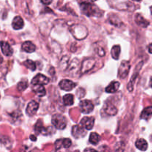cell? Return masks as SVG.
<instances>
[{
  "label": "cell",
  "mask_w": 152,
  "mask_h": 152,
  "mask_svg": "<svg viewBox=\"0 0 152 152\" xmlns=\"http://www.w3.org/2000/svg\"><path fill=\"white\" fill-rule=\"evenodd\" d=\"M71 32L77 39H83L88 35L87 28L81 25H74L71 28Z\"/></svg>",
  "instance_id": "2"
},
{
  "label": "cell",
  "mask_w": 152,
  "mask_h": 152,
  "mask_svg": "<svg viewBox=\"0 0 152 152\" xmlns=\"http://www.w3.org/2000/svg\"><path fill=\"white\" fill-rule=\"evenodd\" d=\"M55 145H56V149L61 148L62 146H63L64 148H68L71 145V140L70 139H68V138H65V139L62 140H56Z\"/></svg>",
  "instance_id": "12"
},
{
  "label": "cell",
  "mask_w": 152,
  "mask_h": 152,
  "mask_svg": "<svg viewBox=\"0 0 152 152\" xmlns=\"http://www.w3.org/2000/svg\"><path fill=\"white\" fill-rule=\"evenodd\" d=\"M80 126L86 130H91L94 126V117H83L80 122Z\"/></svg>",
  "instance_id": "7"
},
{
  "label": "cell",
  "mask_w": 152,
  "mask_h": 152,
  "mask_svg": "<svg viewBox=\"0 0 152 152\" xmlns=\"http://www.w3.org/2000/svg\"><path fill=\"white\" fill-rule=\"evenodd\" d=\"M120 53V45H114L111 49V56L114 59H118Z\"/></svg>",
  "instance_id": "23"
},
{
  "label": "cell",
  "mask_w": 152,
  "mask_h": 152,
  "mask_svg": "<svg viewBox=\"0 0 152 152\" xmlns=\"http://www.w3.org/2000/svg\"><path fill=\"white\" fill-rule=\"evenodd\" d=\"M94 65L95 60L94 59L91 58V59H86V60L83 61V65L81 66V72L83 73V74L88 72V71H89L94 68Z\"/></svg>",
  "instance_id": "8"
},
{
  "label": "cell",
  "mask_w": 152,
  "mask_h": 152,
  "mask_svg": "<svg viewBox=\"0 0 152 152\" xmlns=\"http://www.w3.org/2000/svg\"><path fill=\"white\" fill-rule=\"evenodd\" d=\"M22 48L24 51L27 52V53H33L36 50V46L33 44L31 42H25L22 44Z\"/></svg>",
  "instance_id": "16"
},
{
  "label": "cell",
  "mask_w": 152,
  "mask_h": 152,
  "mask_svg": "<svg viewBox=\"0 0 152 152\" xmlns=\"http://www.w3.org/2000/svg\"><path fill=\"white\" fill-rule=\"evenodd\" d=\"M44 4H50L53 1V0H40Z\"/></svg>",
  "instance_id": "28"
},
{
  "label": "cell",
  "mask_w": 152,
  "mask_h": 152,
  "mask_svg": "<svg viewBox=\"0 0 152 152\" xmlns=\"http://www.w3.org/2000/svg\"><path fill=\"white\" fill-rule=\"evenodd\" d=\"M1 48L3 54L5 55V56H9L13 54V49L10 48V45L7 42H1Z\"/></svg>",
  "instance_id": "13"
},
{
  "label": "cell",
  "mask_w": 152,
  "mask_h": 152,
  "mask_svg": "<svg viewBox=\"0 0 152 152\" xmlns=\"http://www.w3.org/2000/svg\"><path fill=\"white\" fill-rule=\"evenodd\" d=\"M39 109V103L36 101H31V102L28 103V106L26 108V112L28 114V115L29 116H34V114H36V113L37 112Z\"/></svg>",
  "instance_id": "9"
},
{
  "label": "cell",
  "mask_w": 152,
  "mask_h": 152,
  "mask_svg": "<svg viewBox=\"0 0 152 152\" xmlns=\"http://www.w3.org/2000/svg\"><path fill=\"white\" fill-rule=\"evenodd\" d=\"M82 12L88 16H100L101 11L96 6L92 3H83L80 4Z\"/></svg>",
  "instance_id": "1"
},
{
  "label": "cell",
  "mask_w": 152,
  "mask_h": 152,
  "mask_svg": "<svg viewBox=\"0 0 152 152\" xmlns=\"http://www.w3.org/2000/svg\"><path fill=\"white\" fill-rule=\"evenodd\" d=\"M59 87L62 89V90L65 91H71L72 90L73 88L76 87L77 84L74 82H72L71 80H63L59 83Z\"/></svg>",
  "instance_id": "10"
},
{
  "label": "cell",
  "mask_w": 152,
  "mask_h": 152,
  "mask_svg": "<svg viewBox=\"0 0 152 152\" xmlns=\"http://www.w3.org/2000/svg\"><path fill=\"white\" fill-rule=\"evenodd\" d=\"M135 22L139 26L142 27V28H146L148 25H149V22L147 21L143 16L141 14L138 13V14L136 15L135 16Z\"/></svg>",
  "instance_id": "14"
},
{
  "label": "cell",
  "mask_w": 152,
  "mask_h": 152,
  "mask_svg": "<svg viewBox=\"0 0 152 152\" xmlns=\"http://www.w3.org/2000/svg\"><path fill=\"white\" fill-rule=\"evenodd\" d=\"M27 87H28V83H27V81L20 82V83H19V84H18L17 86L18 90L20 91L25 90Z\"/></svg>",
  "instance_id": "26"
},
{
  "label": "cell",
  "mask_w": 152,
  "mask_h": 152,
  "mask_svg": "<svg viewBox=\"0 0 152 152\" xmlns=\"http://www.w3.org/2000/svg\"><path fill=\"white\" fill-rule=\"evenodd\" d=\"M84 152H97V151H96L95 149H93V148H88L85 149Z\"/></svg>",
  "instance_id": "29"
},
{
  "label": "cell",
  "mask_w": 152,
  "mask_h": 152,
  "mask_svg": "<svg viewBox=\"0 0 152 152\" xmlns=\"http://www.w3.org/2000/svg\"><path fill=\"white\" fill-rule=\"evenodd\" d=\"M152 116V106L147 107L141 113L140 118L143 120H148Z\"/></svg>",
  "instance_id": "18"
},
{
  "label": "cell",
  "mask_w": 152,
  "mask_h": 152,
  "mask_svg": "<svg viewBox=\"0 0 152 152\" xmlns=\"http://www.w3.org/2000/svg\"><path fill=\"white\" fill-rule=\"evenodd\" d=\"M74 95L71 94H65L63 96V102L65 105H72L74 104Z\"/></svg>",
  "instance_id": "21"
},
{
  "label": "cell",
  "mask_w": 152,
  "mask_h": 152,
  "mask_svg": "<svg viewBox=\"0 0 152 152\" xmlns=\"http://www.w3.org/2000/svg\"><path fill=\"white\" fill-rule=\"evenodd\" d=\"M52 124L55 126L57 129L63 130L65 129L67 125L66 119L62 114H56L52 117Z\"/></svg>",
  "instance_id": "3"
},
{
  "label": "cell",
  "mask_w": 152,
  "mask_h": 152,
  "mask_svg": "<svg viewBox=\"0 0 152 152\" xmlns=\"http://www.w3.org/2000/svg\"><path fill=\"white\" fill-rule=\"evenodd\" d=\"M12 26L13 29L15 30H20L24 27V21L20 16H16L13 19V22H12Z\"/></svg>",
  "instance_id": "15"
},
{
  "label": "cell",
  "mask_w": 152,
  "mask_h": 152,
  "mask_svg": "<svg viewBox=\"0 0 152 152\" xmlns=\"http://www.w3.org/2000/svg\"><path fill=\"white\" fill-rule=\"evenodd\" d=\"M24 65H25V67H27L28 69L31 70L32 71H35L36 68H37L35 62H34V61H32V60H30V59L25 61V62H24Z\"/></svg>",
  "instance_id": "24"
},
{
  "label": "cell",
  "mask_w": 152,
  "mask_h": 152,
  "mask_svg": "<svg viewBox=\"0 0 152 152\" xmlns=\"http://www.w3.org/2000/svg\"><path fill=\"white\" fill-rule=\"evenodd\" d=\"M131 65L129 61L123 60L120 64V66L119 68L118 75L121 79H125L127 75L129 74V71H130Z\"/></svg>",
  "instance_id": "4"
},
{
  "label": "cell",
  "mask_w": 152,
  "mask_h": 152,
  "mask_svg": "<svg viewBox=\"0 0 152 152\" xmlns=\"http://www.w3.org/2000/svg\"><path fill=\"white\" fill-rule=\"evenodd\" d=\"M100 140V137L98 134L95 133V132H93L90 134V137H89V141L91 144H94V145H96Z\"/></svg>",
  "instance_id": "22"
},
{
  "label": "cell",
  "mask_w": 152,
  "mask_h": 152,
  "mask_svg": "<svg viewBox=\"0 0 152 152\" xmlns=\"http://www.w3.org/2000/svg\"><path fill=\"white\" fill-rule=\"evenodd\" d=\"M148 51H149V53H152V43L150 44L149 46H148Z\"/></svg>",
  "instance_id": "30"
},
{
  "label": "cell",
  "mask_w": 152,
  "mask_h": 152,
  "mask_svg": "<svg viewBox=\"0 0 152 152\" xmlns=\"http://www.w3.org/2000/svg\"><path fill=\"white\" fill-rule=\"evenodd\" d=\"M84 128L81 126H74L72 129V134L75 138H80L84 137L86 132H84Z\"/></svg>",
  "instance_id": "11"
},
{
  "label": "cell",
  "mask_w": 152,
  "mask_h": 152,
  "mask_svg": "<svg viewBox=\"0 0 152 152\" xmlns=\"http://www.w3.org/2000/svg\"><path fill=\"white\" fill-rule=\"evenodd\" d=\"M136 147L141 151H146L148 148V143L144 139H139L136 142Z\"/></svg>",
  "instance_id": "19"
},
{
  "label": "cell",
  "mask_w": 152,
  "mask_h": 152,
  "mask_svg": "<svg viewBox=\"0 0 152 152\" xmlns=\"http://www.w3.org/2000/svg\"><path fill=\"white\" fill-rule=\"evenodd\" d=\"M33 91L39 96H45L46 94V91L43 86H33Z\"/></svg>",
  "instance_id": "20"
},
{
  "label": "cell",
  "mask_w": 152,
  "mask_h": 152,
  "mask_svg": "<svg viewBox=\"0 0 152 152\" xmlns=\"http://www.w3.org/2000/svg\"><path fill=\"white\" fill-rule=\"evenodd\" d=\"M78 1L80 4H83V3H92L95 0H78Z\"/></svg>",
  "instance_id": "27"
},
{
  "label": "cell",
  "mask_w": 152,
  "mask_h": 152,
  "mask_svg": "<svg viewBox=\"0 0 152 152\" xmlns=\"http://www.w3.org/2000/svg\"><path fill=\"white\" fill-rule=\"evenodd\" d=\"M105 111L109 115H115L117 112V110L114 105H107L106 108H105Z\"/></svg>",
  "instance_id": "25"
},
{
  "label": "cell",
  "mask_w": 152,
  "mask_h": 152,
  "mask_svg": "<svg viewBox=\"0 0 152 152\" xmlns=\"http://www.w3.org/2000/svg\"><path fill=\"white\" fill-rule=\"evenodd\" d=\"M49 83V79L41 74H38L31 81L32 86H45Z\"/></svg>",
  "instance_id": "6"
},
{
  "label": "cell",
  "mask_w": 152,
  "mask_h": 152,
  "mask_svg": "<svg viewBox=\"0 0 152 152\" xmlns=\"http://www.w3.org/2000/svg\"><path fill=\"white\" fill-rule=\"evenodd\" d=\"M150 10H151V14H152V6L151 7H150Z\"/></svg>",
  "instance_id": "31"
},
{
  "label": "cell",
  "mask_w": 152,
  "mask_h": 152,
  "mask_svg": "<svg viewBox=\"0 0 152 152\" xmlns=\"http://www.w3.org/2000/svg\"><path fill=\"white\" fill-rule=\"evenodd\" d=\"M80 108L81 112L83 114H89L94 110V104L90 100L85 99L82 100L80 103Z\"/></svg>",
  "instance_id": "5"
},
{
  "label": "cell",
  "mask_w": 152,
  "mask_h": 152,
  "mask_svg": "<svg viewBox=\"0 0 152 152\" xmlns=\"http://www.w3.org/2000/svg\"><path fill=\"white\" fill-rule=\"evenodd\" d=\"M120 83L117 81H114V82H111L108 86H107V88H105V91L107 93H115L116 91H117L120 88Z\"/></svg>",
  "instance_id": "17"
},
{
  "label": "cell",
  "mask_w": 152,
  "mask_h": 152,
  "mask_svg": "<svg viewBox=\"0 0 152 152\" xmlns=\"http://www.w3.org/2000/svg\"><path fill=\"white\" fill-rule=\"evenodd\" d=\"M134 1H140V0H134Z\"/></svg>",
  "instance_id": "33"
},
{
  "label": "cell",
  "mask_w": 152,
  "mask_h": 152,
  "mask_svg": "<svg viewBox=\"0 0 152 152\" xmlns=\"http://www.w3.org/2000/svg\"><path fill=\"white\" fill-rule=\"evenodd\" d=\"M151 87L152 88V78H151Z\"/></svg>",
  "instance_id": "32"
}]
</instances>
